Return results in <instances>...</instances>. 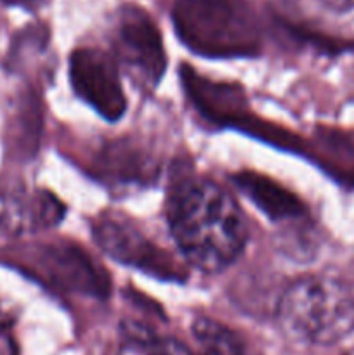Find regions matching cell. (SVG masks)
Returning a JSON list of instances; mask_svg holds the SVG:
<instances>
[{
    "label": "cell",
    "instance_id": "cell-1",
    "mask_svg": "<svg viewBox=\"0 0 354 355\" xmlns=\"http://www.w3.org/2000/svg\"><path fill=\"white\" fill-rule=\"evenodd\" d=\"M167 217L184 259L203 272L224 270L245 248L246 225L238 203L203 177L176 182Z\"/></svg>",
    "mask_w": 354,
    "mask_h": 355
},
{
    "label": "cell",
    "instance_id": "cell-2",
    "mask_svg": "<svg viewBox=\"0 0 354 355\" xmlns=\"http://www.w3.org/2000/svg\"><path fill=\"white\" fill-rule=\"evenodd\" d=\"M174 26L189 51L205 58L259 54L260 30L246 0H176Z\"/></svg>",
    "mask_w": 354,
    "mask_h": 355
},
{
    "label": "cell",
    "instance_id": "cell-3",
    "mask_svg": "<svg viewBox=\"0 0 354 355\" xmlns=\"http://www.w3.org/2000/svg\"><path fill=\"white\" fill-rule=\"evenodd\" d=\"M276 318L290 338L332 345L354 329V295L333 277H301L281 295Z\"/></svg>",
    "mask_w": 354,
    "mask_h": 355
},
{
    "label": "cell",
    "instance_id": "cell-4",
    "mask_svg": "<svg viewBox=\"0 0 354 355\" xmlns=\"http://www.w3.org/2000/svg\"><path fill=\"white\" fill-rule=\"evenodd\" d=\"M113 49L117 62L144 87H155L167 69V54L158 26L146 10L124 6L113 26Z\"/></svg>",
    "mask_w": 354,
    "mask_h": 355
},
{
    "label": "cell",
    "instance_id": "cell-5",
    "mask_svg": "<svg viewBox=\"0 0 354 355\" xmlns=\"http://www.w3.org/2000/svg\"><path fill=\"white\" fill-rule=\"evenodd\" d=\"M94 238L104 253L124 266L165 281H183L186 272L170 253L151 241L130 218L104 214L94 222Z\"/></svg>",
    "mask_w": 354,
    "mask_h": 355
},
{
    "label": "cell",
    "instance_id": "cell-6",
    "mask_svg": "<svg viewBox=\"0 0 354 355\" xmlns=\"http://www.w3.org/2000/svg\"><path fill=\"white\" fill-rule=\"evenodd\" d=\"M69 80L76 96L108 121L124 116L127 99L117 59L96 47H80L69 58Z\"/></svg>",
    "mask_w": 354,
    "mask_h": 355
},
{
    "label": "cell",
    "instance_id": "cell-7",
    "mask_svg": "<svg viewBox=\"0 0 354 355\" xmlns=\"http://www.w3.org/2000/svg\"><path fill=\"white\" fill-rule=\"evenodd\" d=\"M42 248L38 263L52 284L92 298H104L110 293L108 276L82 248L69 243Z\"/></svg>",
    "mask_w": 354,
    "mask_h": 355
},
{
    "label": "cell",
    "instance_id": "cell-8",
    "mask_svg": "<svg viewBox=\"0 0 354 355\" xmlns=\"http://www.w3.org/2000/svg\"><path fill=\"white\" fill-rule=\"evenodd\" d=\"M180 76L189 101L208 121L236 128L248 123L252 116L248 114V104L242 87L205 78L187 64L183 66Z\"/></svg>",
    "mask_w": 354,
    "mask_h": 355
},
{
    "label": "cell",
    "instance_id": "cell-9",
    "mask_svg": "<svg viewBox=\"0 0 354 355\" xmlns=\"http://www.w3.org/2000/svg\"><path fill=\"white\" fill-rule=\"evenodd\" d=\"M65 205L49 191L0 196V229L9 234L44 231L61 222Z\"/></svg>",
    "mask_w": 354,
    "mask_h": 355
},
{
    "label": "cell",
    "instance_id": "cell-10",
    "mask_svg": "<svg viewBox=\"0 0 354 355\" xmlns=\"http://www.w3.org/2000/svg\"><path fill=\"white\" fill-rule=\"evenodd\" d=\"M233 182L273 222L288 224V222L305 220L307 217L304 203L294 193L262 173L243 170L233 175Z\"/></svg>",
    "mask_w": 354,
    "mask_h": 355
},
{
    "label": "cell",
    "instance_id": "cell-11",
    "mask_svg": "<svg viewBox=\"0 0 354 355\" xmlns=\"http://www.w3.org/2000/svg\"><path fill=\"white\" fill-rule=\"evenodd\" d=\"M200 355H250L242 336L210 318L194 319L191 326Z\"/></svg>",
    "mask_w": 354,
    "mask_h": 355
},
{
    "label": "cell",
    "instance_id": "cell-12",
    "mask_svg": "<svg viewBox=\"0 0 354 355\" xmlns=\"http://www.w3.org/2000/svg\"><path fill=\"white\" fill-rule=\"evenodd\" d=\"M101 159V170L104 175L115 177L117 180H139L148 179L151 170L144 156L135 149L125 148L124 144L111 146L106 149Z\"/></svg>",
    "mask_w": 354,
    "mask_h": 355
},
{
    "label": "cell",
    "instance_id": "cell-13",
    "mask_svg": "<svg viewBox=\"0 0 354 355\" xmlns=\"http://www.w3.org/2000/svg\"><path fill=\"white\" fill-rule=\"evenodd\" d=\"M148 355H194L183 342L169 336L155 335L141 347Z\"/></svg>",
    "mask_w": 354,
    "mask_h": 355
},
{
    "label": "cell",
    "instance_id": "cell-14",
    "mask_svg": "<svg viewBox=\"0 0 354 355\" xmlns=\"http://www.w3.org/2000/svg\"><path fill=\"white\" fill-rule=\"evenodd\" d=\"M49 0H0V3H3V6L21 7V9L28 10V12H37Z\"/></svg>",
    "mask_w": 354,
    "mask_h": 355
},
{
    "label": "cell",
    "instance_id": "cell-15",
    "mask_svg": "<svg viewBox=\"0 0 354 355\" xmlns=\"http://www.w3.org/2000/svg\"><path fill=\"white\" fill-rule=\"evenodd\" d=\"M318 2L333 12H347L354 9V0H318Z\"/></svg>",
    "mask_w": 354,
    "mask_h": 355
},
{
    "label": "cell",
    "instance_id": "cell-16",
    "mask_svg": "<svg viewBox=\"0 0 354 355\" xmlns=\"http://www.w3.org/2000/svg\"><path fill=\"white\" fill-rule=\"evenodd\" d=\"M9 324H10V319H9V315H7L6 312H3L2 309H0V333H2L3 329H7V328H9Z\"/></svg>",
    "mask_w": 354,
    "mask_h": 355
}]
</instances>
